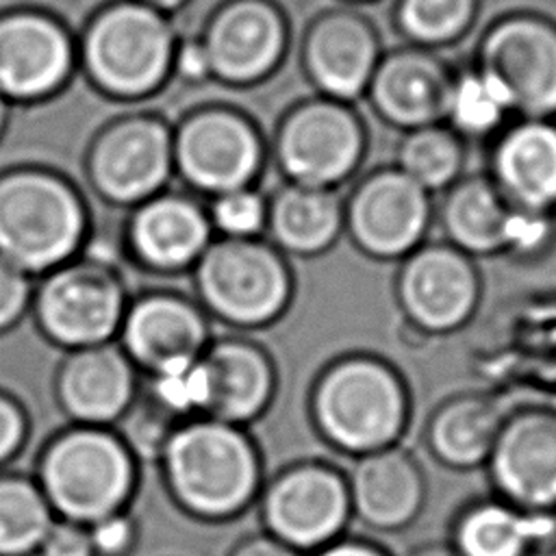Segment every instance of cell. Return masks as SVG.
<instances>
[{
	"label": "cell",
	"mask_w": 556,
	"mask_h": 556,
	"mask_svg": "<svg viewBox=\"0 0 556 556\" xmlns=\"http://www.w3.org/2000/svg\"><path fill=\"white\" fill-rule=\"evenodd\" d=\"M311 410L321 437L358 458L397 445L410 419V395L400 371L384 358L348 354L315 382Z\"/></svg>",
	"instance_id": "6da1fadb"
},
{
	"label": "cell",
	"mask_w": 556,
	"mask_h": 556,
	"mask_svg": "<svg viewBox=\"0 0 556 556\" xmlns=\"http://www.w3.org/2000/svg\"><path fill=\"white\" fill-rule=\"evenodd\" d=\"M506 413L500 402L480 391L443 400L426 424V447L437 463L467 471L484 467Z\"/></svg>",
	"instance_id": "d4e9b609"
},
{
	"label": "cell",
	"mask_w": 556,
	"mask_h": 556,
	"mask_svg": "<svg viewBox=\"0 0 556 556\" xmlns=\"http://www.w3.org/2000/svg\"><path fill=\"white\" fill-rule=\"evenodd\" d=\"M345 480L352 515L376 532L408 528L426 502L424 471L400 445L358 456Z\"/></svg>",
	"instance_id": "d6986e66"
},
{
	"label": "cell",
	"mask_w": 556,
	"mask_h": 556,
	"mask_svg": "<svg viewBox=\"0 0 556 556\" xmlns=\"http://www.w3.org/2000/svg\"><path fill=\"white\" fill-rule=\"evenodd\" d=\"M467 143L443 122L406 130L397 143L393 165L428 193L445 191L465 169Z\"/></svg>",
	"instance_id": "4dcf8cb0"
},
{
	"label": "cell",
	"mask_w": 556,
	"mask_h": 556,
	"mask_svg": "<svg viewBox=\"0 0 556 556\" xmlns=\"http://www.w3.org/2000/svg\"><path fill=\"white\" fill-rule=\"evenodd\" d=\"M4 124V104H2V98H0V128Z\"/></svg>",
	"instance_id": "ee69618b"
},
{
	"label": "cell",
	"mask_w": 556,
	"mask_h": 556,
	"mask_svg": "<svg viewBox=\"0 0 556 556\" xmlns=\"http://www.w3.org/2000/svg\"><path fill=\"white\" fill-rule=\"evenodd\" d=\"M85 65L115 96H143L165 76L174 48L161 11L139 2L106 9L87 30Z\"/></svg>",
	"instance_id": "5b68a950"
},
{
	"label": "cell",
	"mask_w": 556,
	"mask_h": 556,
	"mask_svg": "<svg viewBox=\"0 0 556 556\" xmlns=\"http://www.w3.org/2000/svg\"><path fill=\"white\" fill-rule=\"evenodd\" d=\"M348 2H371V0H348Z\"/></svg>",
	"instance_id": "f6af8a7d"
},
{
	"label": "cell",
	"mask_w": 556,
	"mask_h": 556,
	"mask_svg": "<svg viewBox=\"0 0 556 556\" xmlns=\"http://www.w3.org/2000/svg\"><path fill=\"white\" fill-rule=\"evenodd\" d=\"M513 106L504 87L476 63L452 72L443 124L465 143L493 139L510 119Z\"/></svg>",
	"instance_id": "f546056e"
},
{
	"label": "cell",
	"mask_w": 556,
	"mask_h": 556,
	"mask_svg": "<svg viewBox=\"0 0 556 556\" xmlns=\"http://www.w3.org/2000/svg\"><path fill=\"white\" fill-rule=\"evenodd\" d=\"M24 437V419L20 410L4 397H0V463L9 458Z\"/></svg>",
	"instance_id": "f35d334b"
},
{
	"label": "cell",
	"mask_w": 556,
	"mask_h": 556,
	"mask_svg": "<svg viewBox=\"0 0 556 556\" xmlns=\"http://www.w3.org/2000/svg\"><path fill=\"white\" fill-rule=\"evenodd\" d=\"M315 556H391L380 545L361 539H337L321 547Z\"/></svg>",
	"instance_id": "ab89813d"
},
{
	"label": "cell",
	"mask_w": 556,
	"mask_h": 556,
	"mask_svg": "<svg viewBox=\"0 0 556 556\" xmlns=\"http://www.w3.org/2000/svg\"><path fill=\"white\" fill-rule=\"evenodd\" d=\"M152 395L167 413L187 415L191 410H204L208 400V384L202 356L193 363L154 374Z\"/></svg>",
	"instance_id": "836d02e7"
},
{
	"label": "cell",
	"mask_w": 556,
	"mask_h": 556,
	"mask_svg": "<svg viewBox=\"0 0 556 556\" xmlns=\"http://www.w3.org/2000/svg\"><path fill=\"white\" fill-rule=\"evenodd\" d=\"M50 526V504L41 491L20 478L0 480V556L35 549Z\"/></svg>",
	"instance_id": "d6a6232c"
},
{
	"label": "cell",
	"mask_w": 556,
	"mask_h": 556,
	"mask_svg": "<svg viewBox=\"0 0 556 556\" xmlns=\"http://www.w3.org/2000/svg\"><path fill=\"white\" fill-rule=\"evenodd\" d=\"M452 72L434 50L408 43L380 56L365 96L374 113L402 132L439 124Z\"/></svg>",
	"instance_id": "e0dca14e"
},
{
	"label": "cell",
	"mask_w": 556,
	"mask_h": 556,
	"mask_svg": "<svg viewBox=\"0 0 556 556\" xmlns=\"http://www.w3.org/2000/svg\"><path fill=\"white\" fill-rule=\"evenodd\" d=\"M208 222L228 239H252L267 224V204L248 187L215 195Z\"/></svg>",
	"instance_id": "e575fe53"
},
{
	"label": "cell",
	"mask_w": 556,
	"mask_h": 556,
	"mask_svg": "<svg viewBox=\"0 0 556 556\" xmlns=\"http://www.w3.org/2000/svg\"><path fill=\"white\" fill-rule=\"evenodd\" d=\"M165 471L176 497L206 517L239 510L258 482V460L250 441L219 419L176 430L165 447Z\"/></svg>",
	"instance_id": "7a4b0ae2"
},
{
	"label": "cell",
	"mask_w": 556,
	"mask_h": 556,
	"mask_svg": "<svg viewBox=\"0 0 556 556\" xmlns=\"http://www.w3.org/2000/svg\"><path fill=\"white\" fill-rule=\"evenodd\" d=\"M204 304L226 321L258 326L289 302L291 276L276 250L254 239H222L198 258Z\"/></svg>",
	"instance_id": "8992f818"
},
{
	"label": "cell",
	"mask_w": 556,
	"mask_h": 556,
	"mask_svg": "<svg viewBox=\"0 0 556 556\" xmlns=\"http://www.w3.org/2000/svg\"><path fill=\"white\" fill-rule=\"evenodd\" d=\"M213 419L237 424L258 415L271 395V367L263 352L248 343L224 341L202 354Z\"/></svg>",
	"instance_id": "83f0119b"
},
{
	"label": "cell",
	"mask_w": 556,
	"mask_h": 556,
	"mask_svg": "<svg viewBox=\"0 0 556 556\" xmlns=\"http://www.w3.org/2000/svg\"><path fill=\"white\" fill-rule=\"evenodd\" d=\"M393 291L415 330L441 337L460 330L476 315L482 278L469 254L447 241H424L400 261Z\"/></svg>",
	"instance_id": "30bf717a"
},
{
	"label": "cell",
	"mask_w": 556,
	"mask_h": 556,
	"mask_svg": "<svg viewBox=\"0 0 556 556\" xmlns=\"http://www.w3.org/2000/svg\"><path fill=\"white\" fill-rule=\"evenodd\" d=\"M132 367L126 354L111 345L80 348L59 376L65 410L83 424H106L119 417L132 400Z\"/></svg>",
	"instance_id": "484cf974"
},
{
	"label": "cell",
	"mask_w": 556,
	"mask_h": 556,
	"mask_svg": "<svg viewBox=\"0 0 556 556\" xmlns=\"http://www.w3.org/2000/svg\"><path fill=\"white\" fill-rule=\"evenodd\" d=\"M432 193L395 165L365 174L343 202V232L376 261H402L426 241Z\"/></svg>",
	"instance_id": "ba28073f"
},
{
	"label": "cell",
	"mask_w": 556,
	"mask_h": 556,
	"mask_svg": "<svg viewBox=\"0 0 556 556\" xmlns=\"http://www.w3.org/2000/svg\"><path fill=\"white\" fill-rule=\"evenodd\" d=\"M89 539L93 545V552H100L104 556H117L132 543V526L126 517L113 513L98 521H93L89 530Z\"/></svg>",
	"instance_id": "8d00e7d4"
},
{
	"label": "cell",
	"mask_w": 556,
	"mask_h": 556,
	"mask_svg": "<svg viewBox=\"0 0 556 556\" xmlns=\"http://www.w3.org/2000/svg\"><path fill=\"white\" fill-rule=\"evenodd\" d=\"M406 556H458L450 543H424L410 549Z\"/></svg>",
	"instance_id": "b9f144b4"
},
{
	"label": "cell",
	"mask_w": 556,
	"mask_h": 556,
	"mask_svg": "<svg viewBox=\"0 0 556 556\" xmlns=\"http://www.w3.org/2000/svg\"><path fill=\"white\" fill-rule=\"evenodd\" d=\"M43 556H91L93 545L89 532L83 530L76 521L50 526L48 534L41 541Z\"/></svg>",
	"instance_id": "74e56055"
},
{
	"label": "cell",
	"mask_w": 556,
	"mask_h": 556,
	"mask_svg": "<svg viewBox=\"0 0 556 556\" xmlns=\"http://www.w3.org/2000/svg\"><path fill=\"white\" fill-rule=\"evenodd\" d=\"M506 91L513 115L556 119V24L536 13H508L478 41L476 61Z\"/></svg>",
	"instance_id": "52a82bcc"
},
{
	"label": "cell",
	"mask_w": 556,
	"mask_h": 556,
	"mask_svg": "<svg viewBox=\"0 0 556 556\" xmlns=\"http://www.w3.org/2000/svg\"><path fill=\"white\" fill-rule=\"evenodd\" d=\"M174 163L193 187L219 195L248 187L261 165V141L239 115L202 111L178 130Z\"/></svg>",
	"instance_id": "4fadbf2b"
},
{
	"label": "cell",
	"mask_w": 556,
	"mask_h": 556,
	"mask_svg": "<svg viewBox=\"0 0 556 556\" xmlns=\"http://www.w3.org/2000/svg\"><path fill=\"white\" fill-rule=\"evenodd\" d=\"M519 211L556 215V119L517 117L493 139L489 174Z\"/></svg>",
	"instance_id": "9a60e30c"
},
{
	"label": "cell",
	"mask_w": 556,
	"mask_h": 556,
	"mask_svg": "<svg viewBox=\"0 0 556 556\" xmlns=\"http://www.w3.org/2000/svg\"><path fill=\"white\" fill-rule=\"evenodd\" d=\"M208 217L195 202L180 195L146 200L130 224L135 252L159 269H180L195 263L208 248Z\"/></svg>",
	"instance_id": "4316f807"
},
{
	"label": "cell",
	"mask_w": 556,
	"mask_h": 556,
	"mask_svg": "<svg viewBox=\"0 0 556 556\" xmlns=\"http://www.w3.org/2000/svg\"><path fill=\"white\" fill-rule=\"evenodd\" d=\"M83 204L63 180L41 172L0 178V256L22 271L61 265L80 245Z\"/></svg>",
	"instance_id": "3957f363"
},
{
	"label": "cell",
	"mask_w": 556,
	"mask_h": 556,
	"mask_svg": "<svg viewBox=\"0 0 556 556\" xmlns=\"http://www.w3.org/2000/svg\"><path fill=\"white\" fill-rule=\"evenodd\" d=\"M139 4H146L150 9H156V11H167V9H174L178 7L182 0H135Z\"/></svg>",
	"instance_id": "7bdbcfd3"
},
{
	"label": "cell",
	"mask_w": 556,
	"mask_h": 556,
	"mask_svg": "<svg viewBox=\"0 0 556 556\" xmlns=\"http://www.w3.org/2000/svg\"><path fill=\"white\" fill-rule=\"evenodd\" d=\"M72 65L63 28L41 15L17 13L0 20V93L28 100L56 89Z\"/></svg>",
	"instance_id": "44dd1931"
},
{
	"label": "cell",
	"mask_w": 556,
	"mask_h": 556,
	"mask_svg": "<svg viewBox=\"0 0 556 556\" xmlns=\"http://www.w3.org/2000/svg\"><path fill=\"white\" fill-rule=\"evenodd\" d=\"M437 217L450 245L471 258L495 256L508 252L517 208L486 174H463L443 191Z\"/></svg>",
	"instance_id": "cb8c5ba5"
},
{
	"label": "cell",
	"mask_w": 556,
	"mask_h": 556,
	"mask_svg": "<svg viewBox=\"0 0 556 556\" xmlns=\"http://www.w3.org/2000/svg\"><path fill=\"white\" fill-rule=\"evenodd\" d=\"M235 556H298L293 547L280 543L278 539H256L237 549Z\"/></svg>",
	"instance_id": "60d3db41"
},
{
	"label": "cell",
	"mask_w": 556,
	"mask_h": 556,
	"mask_svg": "<svg viewBox=\"0 0 556 556\" xmlns=\"http://www.w3.org/2000/svg\"><path fill=\"white\" fill-rule=\"evenodd\" d=\"M478 13V0H397L393 20L410 46L441 48L460 39Z\"/></svg>",
	"instance_id": "1f68e13d"
},
{
	"label": "cell",
	"mask_w": 556,
	"mask_h": 556,
	"mask_svg": "<svg viewBox=\"0 0 556 556\" xmlns=\"http://www.w3.org/2000/svg\"><path fill=\"white\" fill-rule=\"evenodd\" d=\"M495 497L532 513H556V408L506 413L484 463Z\"/></svg>",
	"instance_id": "8fae6325"
},
{
	"label": "cell",
	"mask_w": 556,
	"mask_h": 556,
	"mask_svg": "<svg viewBox=\"0 0 556 556\" xmlns=\"http://www.w3.org/2000/svg\"><path fill=\"white\" fill-rule=\"evenodd\" d=\"M122 332L128 356L152 374L198 361L208 334L195 306L167 295L137 302Z\"/></svg>",
	"instance_id": "7402d4cb"
},
{
	"label": "cell",
	"mask_w": 556,
	"mask_h": 556,
	"mask_svg": "<svg viewBox=\"0 0 556 556\" xmlns=\"http://www.w3.org/2000/svg\"><path fill=\"white\" fill-rule=\"evenodd\" d=\"M28 302V280L22 269L0 256V330L11 326Z\"/></svg>",
	"instance_id": "d590c367"
},
{
	"label": "cell",
	"mask_w": 556,
	"mask_h": 556,
	"mask_svg": "<svg viewBox=\"0 0 556 556\" xmlns=\"http://www.w3.org/2000/svg\"><path fill=\"white\" fill-rule=\"evenodd\" d=\"M267 226L282 250L321 254L343 232V200L334 189L289 182L269 202Z\"/></svg>",
	"instance_id": "f1b7e54d"
},
{
	"label": "cell",
	"mask_w": 556,
	"mask_h": 556,
	"mask_svg": "<svg viewBox=\"0 0 556 556\" xmlns=\"http://www.w3.org/2000/svg\"><path fill=\"white\" fill-rule=\"evenodd\" d=\"M380 56L376 28L367 17L350 9L324 13L306 33V74L332 100L352 102L365 96Z\"/></svg>",
	"instance_id": "ac0fdd59"
},
{
	"label": "cell",
	"mask_w": 556,
	"mask_h": 556,
	"mask_svg": "<svg viewBox=\"0 0 556 556\" xmlns=\"http://www.w3.org/2000/svg\"><path fill=\"white\" fill-rule=\"evenodd\" d=\"M450 545L458 556H539L556 547V513L480 500L458 513Z\"/></svg>",
	"instance_id": "603a6c76"
},
{
	"label": "cell",
	"mask_w": 556,
	"mask_h": 556,
	"mask_svg": "<svg viewBox=\"0 0 556 556\" xmlns=\"http://www.w3.org/2000/svg\"><path fill=\"white\" fill-rule=\"evenodd\" d=\"M350 515L345 476L321 463L278 476L265 497V521L274 539L293 549H321L337 541Z\"/></svg>",
	"instance_id": "7c38bea8"
},
{
	"label": "cell",
	"mask_w": 556,
	"mask_h": 556,
	"mask_svg": "<svg viewBox=\"0 0 556 556\" xmlns=\"http://www.w3.org/2000/svg\"><path fill=\"white\" fill-rule=\"evenodd\" d=\"M117 282L96 267L54 271L37 295V317L50 339L67 348L104 343L122 324Z\"/></svg>",
	"instance_id": "5bb4252c"
},
{
	"label": "cell",
	"mask_w": 556,
	"mask_h": 556,
	"mask_svg": "<svg viewBox=\"0 0 556 556\" xmlns=\"http://www.w3.org/2000/svg\"><path fill=\"white\" fill-rule=\"evenodd\" d=\"M43 495L70 521L113 515L130 493L132 460L104 430L80 428L54 441L41 463Z\"/></svg>",
	"instance_id": "277c9868"
},
{
	"label": "cell",
	"mask_w": 556,
	"mask_h": 556,
	"mask_svg": "<svg viewBox=\"0 0 556 556\" xmlns=\"http://www.w3.org/2000/svg\"><path fill=\"white\" fill-rule=\"evenodd\" d=\"M367 130L350 102L315 98L295 106L282 122L276 156L291 182L334 189L361 165Z\"/></svg>",
	"instance_id": "9c48e42d"
},
{
	"label": "cell",
	"mask_w": 556,
	"mask_h": 556,
	"mask_svg": "<svg viewBox=\"0 0 556 556\" xmlns=\"http://www.w3.org/2000/svg\"><path fill=\"white\" fill-rule=\"evenodd\" d=\"M285 37V22L271 4L239 0L213 17L200 46L208 72L230 83H250L276 65Z\"/></svg>",
	"instance_id": "ffe728a7"
},
{
	"label": "cell",
	"mask_w": 556,
	"mask_h": 556,
	"mask_svg": "<svg viewBox=\"0 0 556 556\" xmlns=\"http://www.w3.org/2000/svg\"><path fill=\"white\" fill-rule=\"evenodd\" d=\"M174 163V141L163 124L137 117L109 128L93 146L89 172L102 195L137 202L154 195Z\"/></svg>",
	"instance_id": "2e32d148"
}]
</instances>
